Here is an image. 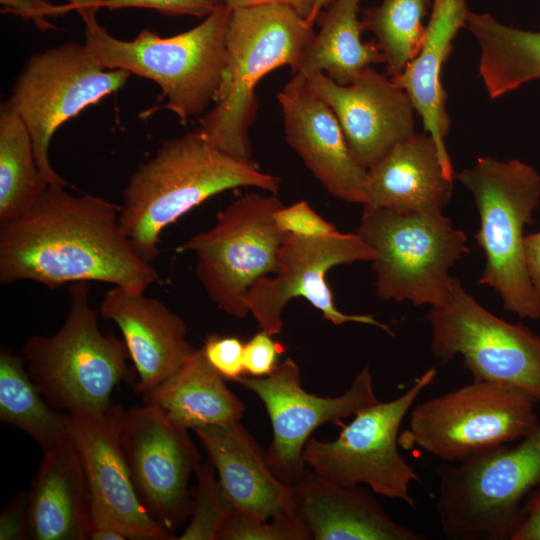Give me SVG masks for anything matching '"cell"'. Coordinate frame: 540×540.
I'll use <instances>...</instances> for the list:
<instances>
[{"mask_svg":"<svg viewBox=\"0 0 540 540\" xmlns=\"http://www.w3.org/2000/svg\"><path fill=\"white\" fill-rule=\"evenodd\" d=\"M524 256L529 277L540 297V231L524 237Z\"/></svg>","mask_w":540,"mask_h":540,"instance_id":"obj_42","label":"cell"},{"mask_svg":"<svg viewBox=\"0 0 540 540\" xmlns=\"http://www.w3.org/2000/svg\"><path fill=\"white\" fill-rule=\"evenodd\" d=\"M100 314L122 333L143 400L194 352L183 319L158 299L113 286L104 295Z\"/></svg>","mask_w":540,"mask_h":540,"instance_id":"obj_20","label":"cell"},{"mask_svg":"<svg viewBox=\"0 0 540 540\" xmlns=\"http://www.w3.org/2000/svg\"><path fill=\"white\" fill-rule=\"evenodd\" d=\"M334 0H315L314 8L310 22L315 24L318 14L325 8H327Z\"/></svg>","mask_w":540,"mask_h":540,"instance_id":"obj_44","label":"cell"},{"mask_svg":"<svg viewBox=\"0 0 540 540\" xmlns=\"http://www.w3.org/2000/svg\"><path fill=\"white\" fill-rule=\"evenodd\" d=\"M313 26L282 4L231 9L224 87L198 127L215 147L253 160L249 129L258 110L256 87L282 66L298 72L303 52L315 34Z\"/></svg>","mask_w":540,"mask_h":540,"instance_id":"obj_4","label":"cell"},{"mask_svg":"<svg viewBox=\"0 0 540 540\" xmlns=\"http://www.w3.org/2000/svg\"><path fill=\"white\" fill-rule=\"evenodd\" d=\"M237 382L264 403L273 430L266 458L273 473L290 485L296 484L306 471L303 450L317 427L325 423L342 427V419L378 402L368 366L337 397L307 392L301 384L300 369L290 357L266 377L243 376Z\"/></svg>","mask_w":540,"mask_h":540,"instance_id":"obj_16","label":"cell"},{"mask_svg":"<svg viewBox=\"0 0 540 540\" xmlns=\"http://www.w3.org/2000/svg\"><path fill=\"white\" fill-rule=\"evenodd\" d=\"M361 1L334 0L318 14L319 30L304 50L297 73L321 72L340 85H349L368 67L385 63L376 41L361 40Z\"/></svg>","mask_w":540,"mask_h":540,"instance_id":"obj_27","label":"cell"},{"mask_svg":"<svg viewBox=\"0 0 540 540\" xmlns=\"http://www.w3.org/2000/svg\"><path fill=\"white\" fill-rule=\"evenodd\" d=\"M281 179L254 160L215 147L199 128L167 140L131 174L122 191L119 219L138 253L153 263L162 231L210 197L254 187L277 195Z\"/></svg>","mask_w":540,"mask_h":540,"instance_id":"obj_2","label":"cell"},{"mask_svg":"<svg viewBox=\"0 0 540 540\" xmlns=\"http://www.w3.org/2000/svg\"><path fill=\"white\" fill-rule=\"evenodd\" d=\"M195 474L197 485L192 490L190 522L176 539L217 540L221 527L233 510L221 491L212 465L200 463Z\"/></svg>","mask_w":540,"mask_h":540,"instance_id":"obj_32","label":"cell"},{"mask_svg":"<svg viewBox=\"0 0 540 540\" xmlns=\"http://www.w3.org/2000/svg\"><path fill=\"white\" fill-rule=\"evenodd\" d=\"M244 344L238 337L210 334L201 348L208 363L226 381L244 376Z\"/></svg>","mask_w":540,"mask_h":540,"instance_id":"obj_34","label":"cell"},{"mask_svg":"<svg viewBox=\"0 0 540 540\" xmlns=\"http://www.w3.org/2000/svg\"><path fill=\"white\" fill-rule=\"evenodd\" d=\"M230 14L231 8L220 2L185 32L160 37L144 29L130 41L113 37L94 19L84 23V45L104 69H122L156 82L166 98L157 108L170 110L185 125L223 90Z\"/></svg>","mask_w":540,"mask_h":540,"instance_id":"obj_3","label":"cell"},{"mask_svg":"<svg viewBox=\"0 0 540 540\" xmlns=\"http://www.w3.org/2000/svg\"><path fill=\"white\" fill-rule=\"evenodd\" d=\"M283 348L262 330L244 344V369L251 377H266L279 365Z\"/></svg>","mask_w":540,"mask_h":540,"instance_id":"obj_37","label":"cell"},{"mask_svg":"<svg viewBox=\"0 0 540 540\" xmlns=\"http://www.w3.org/2000/svg\"><path fill=\"white\" fill-rule=\"evenodd\" d=\"M468 0H433L421 47L404 71L390 77L410 98L425 131L434 139L448 177L455 180L445 144L450 130L447 93L442 85V69L459 30L466 28Z\"/></svg>","mask_w":540,"mask_h":540,"instance_id":"obj_23","label":"cell"},{"mask_svg":"<svg viewBox=\"0 0 540 540\" xmlns=\"http://www.w3.org/2000/svg\"><path fill=\"white\" fill-rule=\"evenodd\" d=\"M296 512L315 540H422L396 522L367 490L306 470L293 485Z\"/></svg>","mask_w":540,"mask_h":540,"instance_id":"obj_22","label":"cell"},{"mask_svg":"<svg viewBox=\"0 0 540 540\" xmlns=\"http://www.w3.org/2000/svg\"><path fill=\"white\" fill-rule=\"evenodd\" d=\"M0 420L29 435L43 450L71 434V417L52 407L27 372L25 359L0 351Z\"/></svg>","mask_w":540,"mask_h":540,"instance_id":"obj_29","label":"cell"},{"mask_svg":"<svg viewBox=\"0 0 540 540\" xmlns=\"http://www.w3.org/2000/svg\"><path fill=\"white\" fill-rule=\"evenodd\" d=\"M431 351L440 364L455 356L473 380L515 385L540 403V336L480 305L453 278L446 303L431 307Z\"/></svg>","mask_w":540,"mask_h":540,"instance_id":"obj_13","label":"cell"},{"mask_svg":"<svg viewBox=\"0 0 540 540\" xmlns=\"http://www.w3.org/2000/svg\"><path fill=\"white\" fill-rule=\"evenodd\" d=\"M68 2L67 9L77 11L86 23L96 19L101 0H68Z\"/></svg>","mask_w":540,"mask_h":540,"instance_id":"obj_43","label":"cell"},{"mask_svg":"<svg viewBox=\"0 0 540 540\" xmlns=\"http://www.w3.org/2000/svg\"><path fill=\"white\" fill-rule=\"evenodd\" d=\"M92 540H126V533L111 517L98 510H90L89 538Z\"/></svg>","mask_w":540,"mask_h":540,"instance_id":"obj_40","label":"cell"},{"mask_svg":"<svg viewBox=\"0 0 540 540\" xmlns=\"http://www.w3.org/2000/svg\"><path fill=\"white\" fill-rule=\"evenodd\" d=\"M311 91L334 112L356 161L366 170L415 132L407 93L372 66L349 85L318 72L305 76Z\"/></svg>","mask_w":540,"mask_h":540,"instance_id":"obj_17","label":"cell"},{"mask_svg":"<svg viewBox=\"0 0 540 540\" xmlns=\"http://www.w3.org/2000/svg\"><path fill=\"white\" fill-rule=\"evenodd\" d=\"M43 453L28 492L30 539H88L91 496L72 435Z\"/></svg>","mask_w":540,"mask_h":540,"instance_id":"obj_25","label":"cell"},{"mask_svg":"<svg viewBox=\"0 0 540 540\" xmlns=\"http://www.w3.org/2000/svg\"><path fill=\"white\" fill-rule=\"evenodd\" d=\"M436 511L453 540H511L527 495L540 485V418L516 444L436 468Z\"/></svg>","mask_w":540,"mask_h":540,"instance_id":"obj_6","label":"cell"},{"mask_svg":"<svg viewBox=\"0 0 540 540\" xmlns=\"http://www.w3.org/2000/svg\"><path fill=\"white\" fill-rule=\"evenodd\" d=\"M375 252L377 295L415 306H442L450 297V268L469 252L467 236L442 212L363 210L355 231Z\"/></svg>","mask_w":540,"mask_h":540,"instance_id":"obj_8","label":"cell"},{"mask_svg":"<svg viewBox=\"0 0 540 540\" xmlns=\"http://www.w3.org/2000/svg\"><path fill=\"white\" fill-rule=\"evenodd\" d=\"M226 4L231 9L254 7L267 4H282L289 6L301 17L310 22L315 0H218ZM311 23V22H310ZM312 24V23H311ZM314 25V24H313Z\"/></svg>","mask_w":540,"mask_h":540,"instance_id":"obj_41","label":"cell"},{"mask_svg":"<svg viewBox=\"0 0 540 540\" xmlns=\"http://www.w3.org/2000/svg\"><path fill=\"white\" fill-rule=\"evenodd\" d=\"M125 409L73 413L71 435L79 451L91 496V509L111 517L132 540H171L176 537L156 523L142 506L120 441Z\"/></svg>","mask_w":540,"mask_h":540,"instance_id":"obj_18","label":"cell"},{"mask_svg":"<svg viewBox=\"0 0 540 540\" xmlns=\"http://www.w3.org/2000/svg\"><path fill=\"white\" fill-rule=\"evenodd\" d=\"M511 540H540V485L525 498L521 521Z\"/></svg>","mask_w":540,"mask_h":540,"instance_id":"obj_39","label":"cell"},{"mask_svg":"<svg viewBox=\"0 0 540 540\" xmlns=\"http://www.w3.org/2000/svg\"><path fill=\"white\" fill-rule=\"evenodd\" d=\"M374 258L373 249L356 232L310 237L287 234L279 251L277 271L260 278L246 294L249 313L262 330L274 336L282 330V313L288 302L302 297L336 326L348 322L366 324L394 336L388 325L372 315L338 310L326 281V274L335 266Z\"/></svg>","mask_w":540,"mask_h":540,"instance_id":"obj_14","label":"cell"},{"mask_svg":"<svg viewBox=\"0 0 540 540\" xmlns=\"http://www.w3.org/2000/svg\"><path fill=\"white\" fill-rule=\"evenodd\" d=\"M536 404L515 385L473 380L413 405L399 444L460 462L529 434L539 421Z\"/></svg>","mask_w":540,"mask_h":540,"instance_id":"obj_9","label":"cell"},{"mask_svg":"<svg viewBox=\"0 0 540 540\" xmlns=\"http://www.w3.org/2000/svg\"><path fill=\"white\" fill-rule=\"evenodd\" d=\"M456 178L473 194L479 214L475 239L484 251L485 267L478 284L499 294L505 310L540 319V297L527 271L523 235L539 204V174L520 160L486 156Z\"/></svg>","mask_w":540,"mask_h":540,"instance_id":"obj_7","label":"cell"},{"mask_svg":"<svg viewBox=\"0 0 540 540\" xmlns=\"http://www.w3.org/2000/svg\"><path fill=\"white\" fill-rule=\"evenodd\" d=\"M131 75L122 69H104L84 44L74 41L28 59L6 101L27 127L38 168L49 186H69L49 160V145L56 130L118 91Z\"/></svg>","mask_w":540,"mask_h":540,"instance_id":"obj_11","label":"cell"},{"mask_svg":"<svg viewBox=\"0 0 540 540\" xmlns=\"http://www.w3.org/2000/svg\"><path fill=\"white\" fill-rule=\"evenodd\" d=\"M433 0H382L378 6L363 10V32L374 34L386 63V74H401L417 55L426 25L424 19Z\"/></svg>","mask_w":540,"mask_h":540,"instance_id":"obj_31","label":"cell"},{"mask_svg":"<svg viewBox=\"0 0 540 540\" xmlns=\"http://www.w3.org/2000/svg\"><path fill=\"white\" fill-rule=\"evenodd\" d=\"M453 183L434 139L427 132L414 133L367 170L363 210L442 212L451 198Z\"/></svg>","mask_w":540,"mask_h":540,"instance_id":"obj_24","label":"cell"},{"mask_svg":"<svg viewBox=\"0 0 540 540\" xmlns=\"http://www.w3.org/2000/svg\"><path fill=\"white\" fill-rule=\"evenodd\" d=\"M232 510L264 518L296 512L293 485L271 470L266 453L239 421L194 430Z\"/></svg>","mask_w":540,"mask_h":540,"instance_id":"obj_21","label":"cell"},{"mask_svg":"<svg viewBox=\"0 0 540 540\" xmlns=\"http://www.w3.org/2000/svg\"><path fill=\"white\" fill-rule=\"evenodd\" d=\"M277 227L286 234L323 236L337 231L304 200L281 206L274 214Z\"/></svg>","mask_w":540,"mask_h":540,"instance_id":"obj_35","label":"cell"},{"mask_svg":"<svg viewBox=\"0 0 540 540\" xmlns=\"http://www.w3.org/2000/svg\"><path fill=\"white\" fill-rule=\"evenodd\" d=\"M309 529L297 512L264 518L233 510L221 527L217 540H308Z\"/></svg>","mask_w":540,"mask_h":540,"instance_id":"obj_33","label":"cell"},{"mask_svg":"<svg viewBox=\"0 0 540 540\" xmlns=\"http://www.w3.org/2000/svg\"><path fill=\"white\" fill-rule=\"evenodd\" d=\"M225 381L201 348L195 349L143 401L159 407L172 423L187 430L239 421L246 407Z\"/></svg>","mask_w":540,"mask_h":540,"instance_id":"obj_26","label":"cell"},{"mask_svg":"<svg viewBox=\"0 0 540 540\" xmlns=\"http://www.w3.org/2000/svg\"><path fill=\"white\" fill-rule=\"evenodd\" d=\"M436 375V367H430L400 396L361 409L342 426L335 440L310 438L303 450L305 464L331 482L342 486L365 484L376 494L415 508L409 488L419 477L399 452V429Z\"/></svg>","mask_w":540,"mask_h":540,"instance_id":"obj_12","label":"cell"},{"mask_svg":"<svg viewBox=\"0 0 540 540\" xmlns=\"http://www.w3.org/2000/svg\"><path fill=\"white\" fill-rule=\"evenodd\" d=\"M120 441L142 506L174 535L191 515L189 481L201 463L188 430L172 423L159 407L145 403L124 411Z\"/></svg>","mask_w":540,"mask_h":540,"instance_id":"obj_15","label":"cell"},{"mask_svg":"<svg viewBox=\"0 0 540 540\" xmlns=\"http://www.w3.org/2000/svg\"><path fill=\"white\" fill-rule=\"evenodd\" d=\"M49 184L40 172L31 136L7 101L0 105V223L26 213Z\"/></svg>","mask_w":540,"mask_h":540,"instance_id":"obj_30","label":"cell"},{"mask_svg":"<svg viewBox=\"0 0 540 540\" xmlns=\"http://www.w3.org/2000/svg\"><path fill=\"white\" fill-rule=\"evenodd\" d=\"M219 3L218 0H101L100 8H147L170 16L190 15L204 18Z\"/></svg>","mask_w":540,"mask_h":540,"instance_id":"obj_36","label":"cell"},{"mask_svg":"<svg viewBox=\"0 0 540 540\" xmlns=\"http://www.w3.org/2000/svg\"><path fill=\"white\" fill-rule=\"evenodd\" d=\"M30 539L28 492L13 494L0 514V540Z\"/></svg>","mask_w":540,"mask_h":540,"instance_id":"obj_38","label":"cell"},{"mask_svg":"<svg viewBox=\"0 0 540 540\" xmlns=\"http://www.w3.org/2000/svg\"><path fill=\"white\" fill-rule=\"evenodd\" d=\"M285 141L332 196L364 205L367 170L354 158L331 108L315 95L300 73L277 95Z\"/></svg>","mask_w":540,"mask_h":540,"instance_id":"obj_19","label":"cell"},{"mask_svg":"<svg viewBox=\"0 0 540 540\" xmlns=\"http://www.w3.org/2000/svg\"><path fill=\"white\" fill-rule=\"evenodd\" d=\"M68 291L70 307L61 328L54 335H34L25 342L26 369L55 409L100 413L113 404L114 388L129 377V353L123 340L100 330L87 282L70 284Z\"/></svg>","mask_w":540,"mask_h":540,"instance_id":"obj_5","label":"cell"},{"mask_svg":"<svg viewBox=\"0 0 540 540\" xmlns=\"http://www.w3.org/2000/svg\"><path fill=\"white\" fill-rule=\"evenodd\" d=\"M281 206L275 194L248 193L218 212L210 229L176 249L195 255L197 279L218 308L233 317L249 314L247 292L278 269L279 251L287 236L274 220Z\"/></svg>","mask_w":540,"mask_h":540,"instance_id":"obj_10","label":"cell"},{"mask_svg":"<svg viewBox=\"0 0 540 540\" xmlns=\"http://www.w3.org/2000/svg\"><path fill=\"white\" fill-rule=\"evenodd\" d=\"M466 28L479 44V74L490 98L540 78V31L509 27L488 13L471 11Z\"/></svg>","mask_w":540,"mask_h":540,"instance_id":"obj_28","label":"cell"},{"mask_svg":"<svg viewBox=\"0 0 540 540\" xmlns=\"http://www.w3.org/2000/svg\"><path fill=\"white\" fill-rule=\"evenodd\" d=\"M120 206L49 186L22 216L0 223V282L49 288L96 281L132 293L159 280L124 232Z\"/></svg>","mask_w":540,"mask_h":540,"instance_id":"obj_1","label":"cell"}]
</instances>
